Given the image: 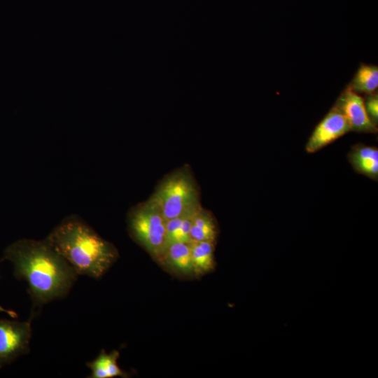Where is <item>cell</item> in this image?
I'll use <instances>...</instances> for the list:
<instances>
[{
	"label": "cell",
	"mask_w": 378,
	"mask_h": 378,
	"mask_svg": "<svg viewBox=\"0 0 378 378\" xmlns=\"http://www.w3.org/2000/svg\"><path fill=\"white\" fill-rule=\"evenodd\" d=\"M2 260H9L14 276L27 283L35 307L64 298L78 276L46 239L17 240L4 250Z\"/></svg>",
	"instance_id": "6da1fadb"
},
{
	"label": "cell",
	"mask_w": 378,
	"mask_h": 378,
	"mask_svg": "<svg viewBox=\"0 0 378 378\" xmlns=\"http://www.w3.org/2000/svg\"><path fill=\"white\" fill-rule=\"evenodd\" d=\"M45 239L78 275L98 279L118 257L115 248L75 214L64 218Z\"/></svg>",
	"instance_id": "7a4b0ae2"
},
{
	"label": "cell",
	"mask_w": 378,
	"mask_h": 378,
	"mask_svg": "<svg viewBox=\"0 0 378 378\" xmlns=\"http://www.w3.org/2000/svg\"><path fill=\"white\" fill-rule=\"evenodd\" d=\"M150 200L159 208L166 221L200 204L194 181L184 171L165 178Z\"/></svg>",
	"instance_id": "3957f363"
},
{
	"label": "cell",
	"mask_w": 378,
	"mask_h": 378,
	"mask_svg": "<svg viewBox=\"0 0 378 378\" xmlns=\"http://www.w3.org/2000/svg\"><path fill=\"white\" fill-rule=\"evenodd\" d=\"M132 237L154 258L160 259L165 251L166 220L150 200L136 206L129 214Z\"/></svg>",
	"instance_id": "277c9868"
},
{
	"label": "cell",
	"mask_w": 378,
	"mask_h": 378,
	"mask_svg": "<svg viewBox=\"0 0 378 378\" xmlns=\"http://www.w3.org/2000/svg\"><path fill=\"white\" fill-rule=\"evenodd\" d=\"M31 337L30 320L0 319V368L27 354Z\"/></svg>",
	"instance_id": "5b68a950"
},
{
	"label": "cell",
	"mask_w": 378,
	"mask_h": 378,
	"mask_svg": "<svg viewBox=\"0 0 378 378\" xmlns=\"http://www.w3.org/2000/svg\"><path fill=\"white\" fill-rule=\"evenodd\" d=\"M351 132L344 115L333 106L316 126L305 146L306 151L313 153L334 142Z\"/></svg>",
	"instance_id": "8992f818"
},
{
	"label": "cell",
	"mask_w": 378,
	"mask_h": 378,
	"mask_svg": "<svg viewBox=\"0 0 378 378\" xmlns=\"http://www.w3.org/2000/svg\"><path fill=\"white\" fill-rule=\"evenodd\" d=\"M334 106L346 118L351 131L359 133L377 132V125L371 121L367 114L363 97L348 86L342 92Z\"/></svg>",
	"instance_id": "52a82bcc"
},
{
	"label": "cell",
	"mask_w": 378,
	"mask_h": 378,
	"mask_svg": "<svg viewBox=\"0 0 378 378\" xmlns=\"http://www.w3.org/2000/svg\"><path fill=\"white\" fill-rule=\"evenodd\" d=\"M347 158L355 172L377 181L378 149L377 147L357 144L351 147Z\"/></svg>",
	"instance_id": "ba28073f"
},
{
	"label": "cell",
	"mask_w": 378,
	"mask_h": 378,
	"mask_svg": "<svg viewBox=\"0 0 378 378\" xmlns=\"http://www.w3.org/2000/svg\"><path fill=\"white\" fill-rule=\"evenodd\" d=\"M159 260L178 273L186 275L193 274L189 243L176 242L170 244Z\"/></svg>",
	"instance_id": "9c48e42d"
},
{
	"label": "cell",
	"mask_w": 378,
	"mask_h": 378,
	"mask_svg": "<svg viewBox=\"0 0 378 378\" xmlns=\"http://www.w3.org/2000/svg\"><path fill=\"white\" fill-rule=\"evenodd\" d=\"M119 352L113 350L107 354L102 350L99 354L92 361L86 363L90 369V378H111L114 377H127V374L118 365Z\"/></svg>",
	"instance_id": "30bf717a"
},
{
	"label": "cell",
	"mask_w": 378,
	"mask_h": 378,
	"mask_svg": "<svg viewBox=\"0 0 378 378\" xmlns=\"http://www.w3.org/2000/svg\"><path fill=\"white\" fill-rule=\"evenodd\" d=\"M193 274L200 275L214 268V242L190 241L189 242Z\"/></svg>",
	"instance_id": "8fae6325"
},
{
	"label": "cell",
	"mask_w": 378,
	"mask_h": 378,
	"mask_svg": "<svg viewBox=\"0 0 378 378\" xmlns=\"http://www.w3.org/2000/svg\"><path fill=\"white\" fill-rule=\"evenodd\" d=\"M347 86L358 94H368L377 91L378 87L377 66L361 64Z\"/></svg>",
	"instance_id": "7c38bea8"
},
{
	"label": "cell",
	"mask_w": 378,
	"mask_h": 378,
	"mask_svg": "<svg viewBox=\"0 0 378 378\" xmlns=\"http://www.w3.org/2000/svg\"><path fill=\"white\" fill-rule=\"evenodd\" d=\"M216 234V227L213 218L208 211L201 207L193 217L190 230V240L214 242Z\"/></svg>",
	"instance_id": "4fadbf2b"
},
{
	"label": "cell",
	"mask_w": 378,
	"mask_h": 378,
	"mask_svg": "<svg viewBox=\"0 0 378 378\" xmlns=\"http://www.w3.org/2000/svg\"><path fill=\"white\" fill-rule=\"evenodd\" d=\"M364 105L369 118L376 125L378 123V93L377 91L365 94Z\"/></svg>",
	"instance_id": "5bb4252c"
},
{
	"label": "cell",
	"mask_w": 378,
	"mask_h": 378,
	"mask_svg": "<svg viewBox=\"0 0 378 378\" xmlns=\"http://www.w3.org/2000/svg\"><path fill=\"white\" fill-rule=\"evenodd\" d=\"M0 312H4L7 313L12 318H16L18 316L17 314L15 312L12 310H7L4 309V307H2L1 305H0Z\"/></svg>",
	"instance_id": "9a60e30c"
}]
</instances>
